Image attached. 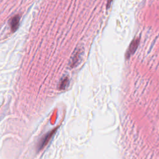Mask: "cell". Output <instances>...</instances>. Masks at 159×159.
I'll return each instance as SVG.
<instances>
[{"mask_svg":"<svg viewBox=\"0 0 159 159\" xmlns=\"http://www.w3.org/2000/svg\"><path fill=\"white\" fill-rule=\"evenodd\" d=\"M139 43V39L138 38L132 40V42L130 43L129 48L127 50V52L126 53V57L128 58L130 55H132L137 49L138 45Z\"/></svg>","mask_w":159,"mask_h":159,"instance_id":"3","label":"cell"},{"mask_svg":"<svg viewBox=\"0 0 159 159\" xmlns=\"http://www.w3.org/2000/svg\"><path fill=\"white\" fill-rule=\"evenodd\" d=\"M69 84V79L67 76L64 77L61 79L60 83V89H65Z\"/></svg>","mask_w":159,"mask_h":159,"instance_id":"5","label":"cell"},{"mask_svg":"<svg viewBox=\"0 0 159 159\" xmlns=\"http://www.w3.org/2000/svg\"><path fill=\"white\" fill-rule=\"evenodd\" d=\"M82 53L83 49L81 47H77L75 50L70 62V65L71 67L76 66L79 63V62H80L82 57Z\"/></svg>","mask_w":159,"mask_h":159,"instance_id":"1","label":"cell"},{"mask_svg":"<svg viewBox=\"0 0 159 159\" xmlns=\"http://www.w3.org/2000/svg\"><path fill=\"white\" fill-rule=\"evenodd\" d=\"M19 20H20V17L18 14L14 16L10 19L9 24H10L11 29L12 32L16 31L17 29V28L19 27Z\"/></svg>","mask_w":159,"mask_h":159,"instance_id":"4","label":"cell"},{"mask_svg":"<svg viewBox=\"0 0 159 159\" xmlns=\"http://www.w3.org/2000/svg\"><path fill=\"white\" fill-rule=\"evenodd\" d=\"M57 129L50 131V132L47 133V134H45L40 140V141L39 142V143L38 145V148L39 150H41L49 141V140L51 139V137L53 136V135L55 134V131H56Z\"/></svg>","mask_w":159,"mask_h":159,"instance_id":"2","label":"cell"}]
</instances>
